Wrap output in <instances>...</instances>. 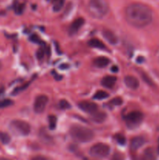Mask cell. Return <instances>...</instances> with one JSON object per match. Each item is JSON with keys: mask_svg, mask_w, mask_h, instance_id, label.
<instances>
[{"mask_svg": "<svg viewBox=\"0 0 159 160\" xmlns=\"http://www.w3.org/2000/svg\"><path fill=\"white\" fill-rule=\"evenodd\" d=\"M125 18L133 28H143L148 26L153 20V12L149 6L143 3L129 4L125 9Z\"/></svg>", "mask_w": 159, "mask_h": 160, "instance_id": "cell-1", "label": "cell"}, {"mask_svg": "<svg viewBox=\"0 0 159 160\" xmlns=\"http://www.w3.org/2000/svg\"><path fill=\"white\" fill-rule=\"evenodd\" d=\"M87 9L90 15L94 18L101 19L108 12V0H90Z\"/></svg>", "mask_w": 159, "mask_h": 160, "instance_id": "cell-2", "label": "cell"}, {"mask_svg": "<svg viewBox=\"0 0 159 160\" xmlns=\"http://www.w3.org/2000/svg\"><path fill=\"white\" fill-rule=\"evenodd\" d=\"M70 134L72 138L80 143L90 142L94 137V133L91 129L81 125H74L71 127Z\"/></svg>", "mask_w": 159, "mask_h": 160, "instance_id": "cell-3", "label": "cell"}, {"mask_svg": "<svg viewBox=\"0 0 159 160\" xmlns=\"http://www.w3.org/2000/svg\"><path fill=\"white\" fill-rule=\"evenodd\" d=\"M11 131L16 135L26 136L31 133V126L26 121L21 120H13L9 123Z\"/></svg>", "mask_w": 159, "mask_h": 160, "instance_id": "cell-4", "label": "cell"}, {"mask_svg": "<svg viewBox=\"0 0 159 160\" xmlns=\"http://www.w3.org/2000/svg\"><path fill=\"white\" fill-rule=\"evenodd\" d=\"M110 147L104 143H97L89 150V153L92 157L102 159L107 157L110 153Z\"/></svg>", "mask_w": 159, "mask_h": 160, "instance_id": "cell-5", "label": "cell"}, {"mask_svg": "<svg viewBox=\"0 0 159 160\" xmlns=\"http://www.w3.org/2000/svg\"><path fill=\"white\" fill-rule=\"evenodd\" d=\"M143 120V115L140 111H132L125 117V121L128 127L132 128L139 126Z\"/></svg>", "mask_w": 159, "mask_h": 160, "instance_id": "cell-6", "label": "cell"}, {"mask_svg": "<svg viewBox=\"0 0 159 160\" xmlns=\"http://www.w3.org/2000/svg\"><path fill=\"white\" fill-rule=\"evenodd\" d=\"M48 98L45 95H38L34 100V111L36 113H41L44 112L47 104H48Z\"/></svg>", "mask_w": 159, "mask_h": 160, "instance_id": "cell-7", "label": "cell"}, {"mask_svg": "<svg viewBox=\"0 0 159 160\" xmlns=\"http://www.w3.org/2000/svg\"><path fill=\"white\" fill-rule=\"evenodd\" d=\"M78 106L81 110L84 112H87V113L92 114L94 112L98 111V105L96 103L93 102L89 101H82L78 103Z\"/></svg>", "mask_w": 159, "mask_h": 160, "instance_id": "cell-8", "label": "cell"}, {"mask_svg": "<svg viewBox=\"0 0 159 160\" xmlns=\"http://www.w3.org/2000/svg\"><path fill=\"white\" fill-rule=\"evenodd\" d=\"M124 83L128 88L132 89V90H136L140 86V82H139L138 79L131 75L125 77Z\"/></svg>", "mask_w": 159, "mask_h": 160, "instance_id": "cell-9", "label": "cell"}, {"mask_svg": "<svg viewBox=\"0 0 159 160\" xmlns=\"http://www.w3.org/2000/svg\"><path fill=\"white\" fill-rule=\"evenodd\" d=\"M84 18L82 17H80V18L76 19L73 23L70 25V28H69V32H70V34L73 35V34H76L80 29L83 27V25L84 24Z\"/></svg>", "mask_w": 159, "mask_h": 160, "instance_id": "cell-10", "label": "cell"}, {"mask_svg": "<svg viewBox=\"0 0 159 160\" xmlns=\"http://www.w3.org/2000/svg\"><path fill=\"white\" fill-rule=\"evenodd\" d=\"M102 34L103 37L105 38V40L109 44H111V45H116V44H118V38L114 32L108 31V30H105V31H103Z\"/></svg>", "mask_w": 159, "mask_h": 160, "instance_id": "cell-11", "label": "cell"}, {"mask_svg": "<svg viewBox=\"0 0 159 160\" xmlns=\"http://www.w3.org/2000/svg\"><path fill=\"white\" fill-rule=\"evenodd\" d=\"M145 143V139L143 137H135L131 140L130 142V148L132 151H136V150L139 149L140 147L143 146Z\"/></svg>", "mask_w": 159, "mask_h": 160, "instance_id": "cell-12", "label": "cell"}, {"mask_svg": "<svg viewBox=\"0 0 159 160\" xmlns=\"http://www.w3.org/2000/svg\"><path fill=\"white\" fill-rule=\"evenodd\" d=\"M116 81V77L109 75V76H106L102 78V80H101V84H102L103 87L106 88H112L115 84Z\"/></svg>", "mask_w": 159, "mask_h": 160, "instance_id": "cell-13", "label": "cell"}, {"mask_svg": "<svg viewBox=\"0 0 159 160\" xmlns=\"http://www.w3.org/2000/svg\"><path fill=\"white\" fill-rule=\"evenodd\" d=\"M90 115H91V120L97 123H103L106 120V117H107L105 112L98 110L94 112V113L90 114Z\"/></svg>", "mask_w": 159, "mask_h": 160, "instance_id": "cell-14", "label": "cell"}, {"mask_svg": "<svg viewBox=\"0 0 159 160\" xmlns=\"http://www.w3.org/2000/svg\"><path fill=\"white\" fill-rule=\"evenodd\" d=\"M110 63V59L104 56H99L94 60V65L98 68H104Z\"/></svg>", "mask_w": 159, "mask_h": 160, "instance_id": "cell-15", "label": "cell"}, {"mask_svg": "<svg viewBox=\"0 0 159 160\" xmlns=\"http://www.w3.org/2000/svg\"><path fill=\"white\" fill-rule=\"evenodd\" d=\"M141 160H156V152L154 148H146L142 154Z\"/></svg>", "mask_w": 159, "mask_h": 160, "instance_id": "cell-16", "label": "cell"}, {"mask_svg": "<svg viewBox=\"0 0 159 160\" xmlns=\"http://www.w3.org/2000/svg\"><path fill=\"white\" fill-rule=\"evenodd\" d=\"M88 44L90 46L93 47V48H99V49H103V48H105V45H104V43L101 41L98 40L97 38H93L91 40H90Z\"/></svg>", "mask_w": 159, "mask_h": 160, "instance_id": "cell-17", "label": "cell"}, {"mask_svg": "<svg viewBox=\"0 0 159 160\" xmlns=\"http://www.w3.org/2000/svg\"><path fill=\"white\" fill-rule=\"evenodd\" d=\"M109 95L104 91H98L94 95L93 98L94 99H97V100H102V99H105V98H108Z\"/></svg>", "mask_w": 159, "mask_h": 160, "instance_id": "cell-18", "label": "cell"}, {"mask_svg": "<svg viewBox=\"0 0 159 160\" xmlns=\"http://www.w3.org/2000/svg\"><path fill=\"white\" fill-rule=\"evenodd\" d=\"M53 3V10L55 12H59L65 3V0H52Z\"/></svg>", "mask_w": 159, "mask_h": 160, "instance_id": "cell-19", "label": "cell"}, {"mask_svg": "<svg viewBox=\"0 0 159 160\" xmlns=\"http://www.w3.org/2000/svg\"><path fill=\"white\" fill-rule=\"evenodd\" d=\"M11 138L10 136L6 132H0V142L3 144V145H7L10 142Z\"/></svg>", "mask_w": 159, "mask_h": 160, "instance_id": "cell-20", "label": "cell"}, {"mask_svg": "<svg viewBox=\"0 0 159 160\" xmlns=\"http://www.w3.org/2000/svg\"><path fill=\"white\" fill-rule=\"evenodd\" d=\"M56 124H57V118H56L55 116H49V117H48V126H49V129H55Z\"/></svg>", "mask_w": 159, "mask_h": 160, "instance_id": "cell-21", "label": "cell"}, {"mask_svg": "<svg viewBox=\"0 0 159 160\" xmlns=\"http://www.w3.org/2000/svg\"><path fill=\"white\" fill-rule=\"evenodd\" d=\"M39 136H40V138L41 139L43 142H47V143H49V142L51 141V138L50 137L48 134H47L46 131H45V130H43V131H42V130H41Z\"/></svg>", "mask_w": 159, "mask_h": 160, "instance_id": "cell-22", "label": "cell"}, {"mask_svg": "<svg viewBox=\"0 0 159 160\" xmlns=\"http://www.w3.org/2000/svg\"><path fill=\"white\" fill-rule=\"evenodd\" d=\"M115 140L118 142V145H125L126 143V138H125L124 135H123V134H117L116 135H115Z\"/></svg>", "mask_w": 159, "mask_h": 160, "instance_id": "cell-23", "label": "cell"}, {"mask_svg": "<svg viewBox=\"0 0 159 160\" xmlns=\"http://www.w3.org/2000/svg\"><path fill=\"white\" fill-rule=\"evenodd\" d=\"M59 108L62 109H68L71 108V105L70 104L68 101H66L65 99H62L59 102Z\"/></svg>", "mask_w": 159, "mask_h": 160, "instance_id": "cell-24", "label": "cell"}, {"mask_svg": "<svg viewBox=\"0 0 159 160\" xmlns=\"http://www.w3.org/2000/svg\"><path fill=\"white\" fill-rule=\"evenodd\" d=\"M12 101L10 99H4L2 101H0V109L1 108H6L8 106H10L12 105Z\"/></svg>", "mask_w": 159, "mask_h": 160, "instance_id": "cell-25", "label": "cell"}, {"mask_svg": "<svg viewBox=\"0 0 159 160\" xmlns=\"http://www.w3.org/2000/svg\"><path fill=\"white\" fill-rule=\"evenodd\" d=\"M140 75H141V78H143V80L147 83V84H149V85H153V84H154L152 80L148 77V75H147V73H143V72H142V73H140Z\"/></svg>", "mask_w": 159, "mask_h": 160, "instance_id": "cell-26", "label": "cell"}, {"mask_svg": "<svg viewBox=\"0 0 159 160\" xmlns=\"http://www.w3.org/2000/svg\"><path fill=\"white\" fill-rule=\"evenodd\" d=\"M111 103L114 106H120V105L123 104V99L119 97H117V98H114L111 101Z\"/></svg>", "mask_w": 159, "mask_h": 160, "instance_id": "cell-27", "label": "cell"}, {"mask_svg": "<svg viewBox=\"0 0 159 160\" xmlns=\"http://www.w3.org/2000/svg\"><path fill=\"white\" fill-rule=\"evenodd\" d=\"M45 56V49L43 48H40L36 52V56L38 59H41Z\"/></svg>", "mask_w": 159, "mask_h": 160, "instance_id": "cell-28", "label": "cell"}, {"mask_svg": "<svg viewBox=\"0 0 159 160\" xmlns=\"http://www.w3.org/2000/svg\"><path fill=\"white\" fill-rule=\"evenodd\" d=\"M112 160H124V156L120 152H115L112 156Z\"/></svg>", "mask_w": 159, "mask_h": 160, "instance_id": "cell-29", "label": "cell"}, {"mask_svg": "<svg viewBox=\"0 0 159 160\" xmlns=\"http://www.w3.org/2000/svg\"><path fill=\"white\" fill-rule=\"evenodd\" d=\"M30 39H31V42H34V43H38V42H41L39 37L37 35H36V34H33V35H31V38H30Z\"/></svg>", "mask_w": 159, "mask_h": 160, "instance_id": "cell-30", "label": "cell"}, {"mask_svg": "<svg viewBox=\"0 0 159 160\" xmlns=\"http://www.w3.org/2000/svg\"><path fill=\"white\" fill-rule=\"evenodd\" d=\"M31 160H50V159H48V158L45 157L44 156H36L34 157H33Z\"/></svg>", "mask_w": 159, "mask_h": 160, "instance_id": "cell-31", "label": "cell"}, {"mask_svg": "<svg viewBox=\"0 0 159 160\" xmlns=\"http://www.w3.org/2000/svg\"><path fill=\"white\" fill-rule=\"evenodd\" d=\"M111 70H112V72H113V73H117V72L118 71V68L116 66H113V67L111 68Z\"/></svg>", "mask_w": 159, "mask_h": 160, "instance_id": "cell-32", "label": "cell"}, {"mask_svg": "<svg viewBox=\"0 0 159 160\" xmlns=\"http://www.w3.org/2000/svg\"><path fill=\"white\" fill-rule=\"evenodd\" d=\"M143 60H144V59H143L142 56H139V57L137 58V62H139V63H141V62H143Z\"/></svg>", "mask_w": 159, "mask_h": 160, "instance_id": "cell-33", "label": "cell"}, {"mask_svg": "<svg viewBox=\"0 0 159 160\" xmlns=\"http://www.w3.org/2000/svg\"><path fill=\"white\" fill-rule=\"evenodd\" d=\"M0 160H10V159H7V158H0Z\"/></svg>", "mask_w": 159, "mask_h": 160, "instance_id": "cell-34", "label": "cell"}, {"mask_svg": "<svg viewBox=\"0 0 159 160\" xmlns=\"http://www.w3.org/2000/svg\"><path fill=\"white\" fill-rule=\"evenodd\" d=\"M158 76H159V73H158Z\"/></svg>", "mask_w": 159, "mask_h": 160, "instance_id": "cell-35", "label": "cell"}]
</instances>
